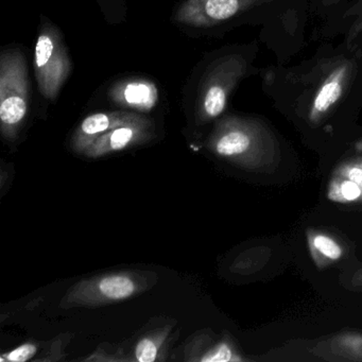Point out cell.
<instances>
[{
    "instance_id": "obj_3",
    "label": "cell",
    "mask_w": 362,
    "mask_h": 362,
    "mask_svg": "<svg viewBox=\"0 0 362 362\" xmlns=\"http://www.w3.org/2000/svg\"><path fill=\"white\" fill-rule=\"evenodd\" d=\"M29 62L22 46H5L0 54V131L13 141L24 128L30 111Z\"/></svg>"
},
{
    "instance_id": "obj_12",
    "label": "cell",
    "mask_w": 362,
    "mask_h": 362,
    "mask_svg": "<svg viewBox=\"0 0 362 362\" xmlns=\"http://www.w3.org/2000/svg\"><path fill=\"white\" fill-rule=\"evenodd\" d=\"M315 353L325 359L362 361V334L341 332L317 345Z\"/></svg>"
},
{
    "instance_id": "obj_11",
    "label": "cell",
    "mask_w": 362,
    "mask_h": 362,
    "mask_svg": "<svg viewBox=\"0 0 362 362\" xmlns=\"http://www.w3.org/2000/svg\"><path fill=\"white\" fill-rule=\"evenodd\" d=\"M351 63L338 65L322 82L311 103L309 119L319 124L342 98L351 76Z\"/></svg>"
},
{
    "instance_id": "obj_14",
    "label": "cell",
    "mask_w": 362,
    "mask_h": 362,
    "mask_svg": "<svg viewBox=\"0 0 362 362\" xmlns=\"http://www.w3.org/2000/svg\"><path fill=\"white\" fill-rule=\"evenodd\" d=\"M105 22L110 26H119L128 21L130 0H94Z\"/></svg>"
},
{
    "instance_id": "obj_6",
    "label": "cell",
    "mask_w": 362,
    "mask_h": 362,
    "mask_svg": "<svg viewBox=\"0 0 362 362\" xmlns=\"http://www.w3.org/2000/svg\"><path fill=\"white\" fill-rule=\"evenodd\" d=\"M271 0H204L199 5L173 10L171 23L187 35L199 37L238 18Z\"/></svg>"
},
{
    "instance_id": "obj_8",
    "label": "cell",
    "mask_w": 362,
    "mask_h": 362,
    "mask_svg": "<svg viewBox=\"0 0 362 362\" xmlns=\"http://www.w3.org/2000/svg\"><path fill=\"white\" fill-rule=\"evenodd\" d=\"M150 116L136 112L117 110V111L98 112L90 114L79 122L71 137V147L79 154L83 152L99 137L113 129L133 122H143Z\"/></svg>"
},
{
    "instance_id": "obj_17",
    "label": "cell",
    "mask_w": 362,
    "mask_h": 362,
    "mask_svg": "<svg viewBox=\"0 0 362 362\" xmlns=\"http://www.w3.org/2000/svg\"><path fill=\"white\" fill-rule=\"evenodd\" d=\"M37 354V346L31 343H26L22 346L18 347L14 351L6 354L5 358L9 361L25 362L33 357Z\"/></svg>"
},
{
    "instance_id": "obj_2",
    "label": "cell",
    "mask_w": 362,
    "mask_h": 362,
    "mask_svg": "<svg viewBox=\"0 0 362 362\" xmlns=\"http://www.w3.org/2000/svg\"><path fill=\"white\" fill-rule=\"evenodd\" d=\"M206 145L219 158L251 168L272 163L279 153L272 131L264 122L245 116L218 118Z\"/></svg>"
},
{
    "instance_id": "obj_16",
    "label": "cell",
    "mask_w": 362,
    "mask_h": 362,
    "mask_svg": "<svg viewBox=\"0 0 362 362\" xmlns=\"http://www.w3.org/2000/svg\"><path fill=\"white\" fill-rule=\"evenodd\" d=\"M160 340L143 338L135 347V357L139 362H153L158 359Z\"/></svg>"
},
{
    "instance_id": "obj_9",
    "label": "cell",
    "mask_w": 362,
    "mask_h": 362,
    "mask_svg": "<svg viewBox=\"0 0 362 362\" xmlns=\"http://www.w3.org/2000/svg\"><path fill=\"white\" fill-rule=\"evenodd\" d=\"M156 135V122L151 117H148L143 122L124 124L105 133L83 152V156L88 158H101L149 143Z\"/></svg>"
},
{
    "instance_id": "obj_18",
    "label": "cell",
    "mask_w": 362,
    "mask_h": 362,
    "mask_svg": "<svg viewBox=\"0 0 362 362\" xmlns=\"http://www.w3.org/2000/svg\"><path fill=\"white\" fill-rule=\"evenodd\" d=\"M351 286L355 289H362V268L356 271L355 274L351 277Z\"/></svg>"
},
{
    "instance_id": "obj_10",
    "label": "cell",
    "mask_w": 362,
    "mask_h": 362,
    "mask_svg": "<svg viewBox=\"0 0 362 362\" xmlns=\"http://www.w3.org/2000/svg\"><path fill=\"white\" fill-rule=\"evenodd\" d=\"M326 196L339 204L362 203V158H349L334 169Z\"/></svg>"
},
{
    "instance_id": "obj_20",
    "label": "cell",
    "mask_w": 362,
    "mask_h": 362,
    "mask_svg": "<svg viewBox=\"0 0 362 362\" xmlns=\"http://www.w3.org/2000/svg\"><path fill=\"white\" fill-rule=\"evenodd\" d=\"M356 151L362 152V139L355 144Z\"/></svg>"
},
{
    "instance_id": "obj_4",
    "label": "cell",
    "mask_w": 362,
    "mask_h": 362,
    "mask_svg": "<svg viewBox=\"0 0 362 362\" xmlns=\"http://www.w3.org/2000/svg\"><path fill=\"white\" fill-rule=\"evenodd\" d=\"M33 69L42 98L56 103L74 71L64 33L47 16H40Z\"/></svg>"
},
{
    "instance_id": "obj_1",
    "label": "cell",
    "mask_w": 362,
    "mask_h": 362,
    "mask_svg": "<svg viewBox=\"0 0 362 362\" xmlns=\"http://www.w3.org/2000/svg\"><path fill=\"white\" fill-rule=\"evenodd\" d=\"M247 71L249 61L240 50L220 49L205 54L182 90L186 113L196 124L217 120Z\"/></svg>"
},
{
    "instance_id": "obj_7",
    "label": "cell",
    "mask_w": 362,
    "mask_h": 362,
    "mask_svg": "<svg viewBox=\"0 0 362 362\" xmlns=\"http://www.w3.org/2000/svg\"><path fill=\"white\" fill-rule=\"evenodd\" d=\"M105 99L120 110L148 115L162 103L163 93L153 78L131 74L113 80L105 88Z\"/></svg>"
},
{
    "instance_id": "obj_5",
    "label": "cell",
    "mask_w": 362,
    "mask_h": 362,
    "mask_svg": "<svg viewBox=\"0 0 362 362\" xmlns=\"http://www.w3.org/2000/svg\"><path fill=\"white\" fill-rule=\"evenodd\" d=\"M156 281L149 272H122L92 277L79 281L67 292L62 306H98L131 298Z\"/></svg>"
},
{
    "instance_id": "obj_13",
    "label": "cell",
    "mask_w": 362,
    "mask_h": 362,
    "mask_svg": "<svg viewBox=\"0 0 362 362\" xmlns=\"http://www.w3.org/2000/svg\"><path fill=\"white\" fill-rule=\"evenodd\" d=\"M307 243L311 257L319 270H323L329 264L339 262L344 256L342 245L330 235L308 230Z\"/></svg>"
},
{
    "instance_id": "obj_19",
    "label": "cell",
    "mask_w": 362,
    "mask_h": 362,
    "mask_svg": "<svg viewBox=\"0 0 362 362\" xmlns=\"http://www.w3.org/2000/svg\"><path fill=\"white\" fill-rule=\"evenodd\" d=\"M204 0H182L181 3L177 4V8H189L194 6L199 5Z\"/></svg>"
},
{
    "instance_id": "obj_15",
    "label": "cell",
    "mask_w": 362,
    "mask_h": 362,
    "mask_svg": "<svg viewBox=\"0 0 362 362\" xmlns=\"http://www.w3.org/2000/svg\"><path fill=\"white\" fill-rule=\"evenodd\" d=\"M203 362H226V361H243L238 354L235 353L234 349L230 343H218L213 349H209L203 357L200 358Z\"/></svg>"
},
{
    "instance_id": "obj_21",
    "label": "cell",
    "mask_w": 362,
    "mask_h": 362,
    "mask_svg": "<svg viewBox=\"0 0 362 362\" xmlns=\"http://www.w3.org/2000/svg\"><path fill=\"white\" fill-rule=\"evenodd\" d=\"M322 1H323L324 5L330 6L336 4L338 0H322Z\"/></svg>"
}]
</instances>
